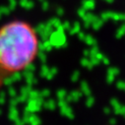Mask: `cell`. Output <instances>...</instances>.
Listing matches in <instances>:
<instances>
[{
	"label": "cell",
	"mask_w": 125,
	"mask_h": 125,
	"mask_svg": "<svg viewBox=\"0 0 125 125\" xmlns=\"http://www.w3.org/2000/svg\"><path fill=\"white\" fill-rule=\"evenodd\" d=\"M41 41L37 30L26 21H12L0 29V67L6 72L26 70L37 60Z\"/></svg>",
	"instance_id": "cell-1"
}]
</instances>
